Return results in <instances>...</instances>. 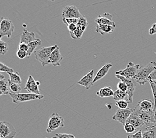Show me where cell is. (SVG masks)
Here are the masks:
<instances>
[{"label": "cell", "mask_w": 156, "mask_h": 138, "mask_svg": "<svg viewBox=\"0 0 156 138\" xmlns=\"http://www.w3.org/2000/svg\"><path fill=\"white\" fill-rule=\"evenodd\" d=\"M156 70V62H150L147 65L140 67L133 80L140 85H144L148 81L150 74Z\"/></svg>", "instance_id": "cell-1"}, {"label": "cell", "mask_w": 156, "mask_h": 138, "mask_svg": "<svg viewBox=\"0 0 156 138\" xmlns=\"http://www.w3.org/2000/svg\"><path fill=\"white\" fill-rule=\"evenodd\" d=\"M58 47V45H54L51 47H41L37 49L34 52L35 59L41 62L42 66H44L49 65V59L51 53Z\"/></svg>", "instance_id": "cell-2"}, {"label": "cell", "mask_w": 156, "mask_h": 138, "mask_svg": "<svg viewBox=\"0 0 156 138\" xmlns=\"http://www.w3.org/2000/svg\"><path fill=\"white\" fill-rule=\"evenodd\" d=\"M10 97L12 98L14 104L18 105L21 102H27L34 100H41L44 98V95L35 94L31 93H20V94H13L9 93Z\"/></svg>", "instance_id": "cell-3"}, {"label": "cell", "mask_w": 156, "mask_h": 138, "mask_svg": "<svg viewBox=\"0 0 156 138\" xmlns=\"http://www.w3.org/2000/svg\"><path fill=\"white\" fill-rule=\"evenodd\" d=\"M64 126V119L63 117L59 116L57 113H53L49 118L46 132L49 133L59 127H63Z\"/></svg>", "instance_id": "cell-4"}, {"label": "cell", "mask_w": 156, "mask_h": 138, "mask_svg": "<svg viewBox=\"0 0 156 138\" xmlns=\"http://www.w3.org/2000/svg\"><path fill=\"white\" fill-rule=\"evenodd\" d=\"M140 67V65H136L132 62H129L127 64V67L125 69L117 71L115 72V75L122 76L128 79H133Z\"/></svg>", "instance_id": "cell-5"}, {"label": "cell", "mask_w": 156, "mask_h": 138, "mask_svg": "<svg viewBox=\"0 0 156 138\" xmlns=\"http://www.w3.org/2000/svg\"><path fill=\"white\" fill-rule=\"evenodd\" d=\"M133 113L134 114L137 115L141 120H142L144 124L146 126L147 129L151 128L152 127L154 126H151V124H153V123H152V117H153L154 115V111L147 112L141 110L137 105L136 106V108L133 109Z\"/></svg>", "instance_id": "cell-6"}, {"label": "cell", "mask_w": 156, "mask_h": 138, "mask_svg": "<svg viewBox=\"0 0 156 138\" xmlns=\"http://www.w3.org/2000/svg\"><path fill=\"white\" fill-rule=\"evenodd\" d=\"M14 29H15V26L12 21L3 17H1L0 19V35L2 37L6 36L8 38H10L14 31Z\"/></svg>", "instance_id": "cell-7"}, {"label": "cell", "mask_w": 156, "mask_h": 138, "mask_svg": "<svg viewBox=\"0 0 156 138\" xmlns=\"http://www.w3.org/2000/svg\"><path fill=\"white\" fill-rule=\"evenodd\" d=\"M16 135V130L12 123L0 121V136H1V138H14Z\"/></svg>", "instance_id": "cell-8"}, {"label": "cell", "mask_w": 156, "mask_h": 138, "mask_svg": "<svg viewBox=\"0 0 156 138\" xmlns=\"http://www.w3.org/2000/svg\"><path fill=\"white\" fill-rule=\"evenodd\" d=\"M115 76L118 78L119 80H120V81H122V82H124L127 85V101L128 102V103H132L133 93L135 91V89H136V84H135V82H134L135 80L133 79H126V78L120 75H115Z\"/></svg>", "instance_id": "cell-9"}, {"label": "cell", "mask_w": 156, "mask_h": 138, "mask_svg": "<svg viewBox=\"0 0 156 138\" xmlns=\"http://www.w3.org/2000/svg\"><path fill=\"white\" fill-rule=\"evenodd\" d=\"M133 112V109L131 108H126V109H118L116 111L115 114L113 116L112 119L115 121H118L122 124L124 125L126 123L127 119L129 118V117L131 116Z\"/></svg>", "instance_id": "cell-10"}, {"label": "cell", "mask_w": 156, "mask_h": 138, "mask_svg": "<svg viewBox=\"0 0 156 138\" xmlns=\"http://www.w3.org/2000/svg\"><path fill=\"white\" fill-rule=\"evenodd\" d=\"M79 9L74 5L66 6L63 9L62 13V18H74L79 19L82 16Z\"/></svg>", "instance_id": "cell-11"}, {"label": "cell", "mask_w": 156, "mask_h": 138, "mask_svg": "<svg viewBox=\"0 0 156 138\" xmlns=\"http://www.w3.org/2000/svg\"><path fill=\"white\" fill-rule=\"evenodd\" d=\"M94 70L92 69L87 74H86L82 79L80 80L77 82V84H80V86H84L86 89L89 90L90 88L93 86V81H94Z\"/></svg>", "instance_id": "cell-12"}, {"label": "cell", "mask_w": 156, "mask_h": 138, "mask_svg": "<svg viewBox=\"0 0 156 138\" xmlns=\"http://www.w3.org/2000/svg\"><path fill=\"white\" fill-rule=\"evenodd\" d=\"M24 89L29 92L31 94H35L38 95L40 94V90H39V87L38 85L37 84L36 81L34 80L33 76L31 74L28 77V79L26 86L24 87Z\"/></svg>", "instance_id": "cell-13"}, {"label": "cell", "mask_w": 156, "mask_h": 138, "mask_svg": "<svg viewBox=\"0 0 156 138\" xmlns=\"http://www.w3.org/2000/svg\"><path fill=\"white\" fill-rule=\"evenodd\" d=\"M95 22L97 23V25H111L115 27V23L112 20V14L109 13H104L102 15H98L95 20Z\"/></svg>", "instance_id": "cell-14"}, {"label": "cell", "mask_w": 156, "mask_h": 138, "mask_svg": "<svg viewBox=\"0 0 156 138\" xmlns=\"http://www.w3.org/2000/svg\"><path fill=\"white\" fill-rule=\"evenodd\" d=\"M63 57L60 52L59 47H58L51 53L49 59V64H51L54 66H59L61 65V62L63 60Z\"/></svg>", "instance_id": "cell-15"}, {"label": "cell", "mask_w": 156, "mask_h": 138, "mask_svg": "<svg viewBox=\"0 0 156 138\" xmlns=\"http://www.w3.org/2000/svg\"><path fill=\"white\" fill-rule=\"evenodd\" d=\"M36 39H37L35 38V35L34 33H33V32H29L27 29H24L22 35H21L20 43H25L28 45Z\"/></svg>", "instance_id": "cell-16"}, {"label": "cell", "mask_w": 156, "mask_h": 138, "mask_svg": "<svg viewBox=\"0 0 156 138\" xmlns=\"http://www.w3.org/2000/svg\"><path fill=\"white\" fill-rule=\"evenodd\" d=\"M137 106L140 109L144 111L151 112L154 111V103L153 101L148 100V99H143V100H141L138 102Z\"/></svg>", "instance_id": "cell-17"}, {"label": "cell", "mask_w": 156, "mask_h": 138, "mask_svg": "<svg viewBox=\"0 0 156 138\" xmlns=\"http://www.w3.org/2000/svg\"><path fill=\"white\" fill-rule=\"evenodd\" d=\"M112 67V65L110 63H107L105 64V65L103 66L99 70V71L98 72L96 75H95L93 81V84L96 82H98V80L103 79V78H104L106 74H108L109 69H110Z\"/></svg>", "instance_id": "cell-18"}, {"label": "cell", "mask_w": 156, "mask_h": 138, "mask_svg": "<svg viewBox=\"0 0 156 138\" xmlns=\"http://www.w3.org/2000/svg\"><path fill=\"white\" fill-rule=\"evenodd\" d=\"M126 122L133 126L136 130L140 129V127L145 125L142 120H141L137 115L134 114L133 113L131 114V116L129 117V118L127 119Z\"/></svg>", "instance_id": "cell-19"}, {"label": "cell", "mask_w": 156, "mask_h": 138, "mask_svg": "<svg viewBox=\"0 0 156 138\" xmlns=\"http://www.w3.org/2000/svg\"><path fill=\"white\" fill-rule=\"evenodd\" d=\"M115 27L111 25H97L95 27V31L98 33H100L101 35H104L105 33L110 34L113 33L114 31Z\"/></svg>", "instance_id": "cell-20"}, {"label": "cell", "mask_w": 156, "mask_h": 138, "mask_svg": "<svg viewBox=\"0 0 156 138\" xmlns=\"http://www.w3.org/2000/svg\"><path fill=\"white\" fill-rule=\"evenodd\" d=\"M114 92L113 91L111 87H104L96 93V94L101 98H108L113 96Z\"/></svg>", "instance_id": "cell-21"}, {"label": "cell", "mask_w": 156, "mask_h": 138, "mask_svg": "<svg viewBox=\"0 0 156 138\" xmlns=\"http://www.w3.org/2000/svg\"><path fill=\"white\" fill-rule=\"evenodd\" d=\"M41 44V41L40 39H37L36 40L30 42V43L28 44V51H27V56H31V55L34 52H35V49H36L39 45H40Z\"/></svg>", "instance_id": "cell-22"}, {"label": "cell", "mask_w": 156, "mask_h": 138, "mask_svg": "<svg viewBox=\"0 0 156 138\" xmlns=\"http://www.w3.org/2000/svg\"><path fill=\"white\" fill-rule=\"evenodd\" d=\"M0 90H1L3 94L9 95L10 93L9 87V80L0 79Z\"/></svg>", "instance_id": "cell-23"}, {"label": "cell", "mask_w": 156, "mask_h": 138, "mask_svg": "<svg viewBox=\"0 0 156 138\" xmlns=\"http://www.w3.org/2000/svg\"><path fill=\"white\" fill-rule=\"evenodd\" d=\"M8 75L9 76V80L10 82H12L13 83L17 84H22V79L20 76V74L18 72H8Z\"/></svg>", "instance_id": "cell-24"}, {"label": "cell", "mask_w": 156, "mask_h": 138, "mask_svg": "<svg viewBox=\"0 0 156 138\" xmlns=\"http://www.w3.org/2000/svg\"><path fill=\"white\" fill-rule=\"evenodd\" d=\"M142 138H156V127L154 126L143 132Z\"/></svg>", "instance_id": "cell-25"}, {"label": "cell", "mask_w": 156, "mask_h": 138, "mask_svg": "<svg viewBox=\"0 0 156 138\" xmlns=\"http://www.w3.org/2000/svg\"><path fill=\"white\" fill-rule=\"evenodd\" d=\"M127 96V94L126 92H123L119 90H117L114 92V94L113 96V98L115 101L123 100Z\"/></svg>", "instance_id": "cell-26"}, {"label": "cell", "mask_w": 156, "mask_h": 138, "mask_svg": "<svg viewBox=\"0 0 156 138\" xmlns=\"http://www.w3.org/2000/svg\"><path fill=\"white\" fill-rule=\"evenodd\" d=\"M87 25H88V23L87 21V19L83 15H82L80 17V18L78 19V22L77 24V26L78 28H79V29L82 30L84 32L85 31H86Z\"/></svg>", "instance_id": "cell-27"}, {"label": "cell", "mask_w": 156, "mask_h": 138, "mask_svg": "<svg viewBox=\"0 0 156 138\" xmlns=\"http://www.w3.org/2000/svg\"><path fill=\"white\" fill-rule=\"evenodd\" d=\"M9 87L10 93L20 94L21 91H22V88H21L20 84L10 82L9 80Z\"/></svg>", "instance_id": "cell-28"}, {"label": "cell", "mask_w": 156, "mask_h": 138, "mask_svg": "<svg viewBox=\"0 0 156 138\" xmlns=\"http://www.w3.org/2000/svg\"><path fill=\"white\" fill-rule=\"evenodd\" d=\"M148 82H150V86L152 90V93L154 95V109H156V81L152 80H148Z\"/></svg>", "instance_id": "cell-29"}, {"label": "cell", "mask_w": 156, "mask_h": 138, "mask_svg": "<svg viewBox=\"0 0 156 138\" xmlns=\"http://www.w3.org/2000/svg\"><path fill=\"white\" fill-rule=\"evenodd\" d=\"M83 34V31L82 30H81L80 29L77 27V29L75 31L72 32V33H70V35L72 37V39H80L81 37H82V35Z\"/></svg>", "instance_id": "cell-30"}, {"label": "cell", "mask_w": 156, "mask_h": 138, "mask_svg": "<svg viewBox=\"0 0 156 138\" xmlns=\"http://www.w3.org/2000/svg\"><path fill=\"white\" fill-rule=\"evenodd\" d=\"M8 51V45L7 42L2 40L0 41V55H5Z\"/></svg>", "instance_id": "cell-31"}, {"label": "cell", "mask_w": 156, "mask_h": 138, "mask_svg": "<svg viewBox=\"0 0 156 138\" xmlns=\"http://www.w3.org/2000/svg\"><path fill=\"white\" fill-rule=\"evenodd\" d=\"M128 102L127 100H119L115 102V105L118 106L119 109H126L127 108V106H128Z\"/></svg>", "instance_id": "cell-32"}, {"label": "cell", "mask_w": 156, "mask_h": 138, "mask_svg": "<svg viewBox=\"0 0 156 138\" xmlns=\"http://www.w3.org/2000/svg\"><path fill=\"white\" fill-rule=\"evenodd\" d=\"M123 128H124V130H125L126 133H133L136 130V129L135 128V127L133 126H132V124H130V123H127V122L123 125Z\"/></svg>", "instance_id": "cell-33"}, {"label": "cell", "mask_w": 156, "mask_h": 138, "mask_svg": "<svg viewBox=\"0 0 156 138\" xmlns=\"http://www.w3.org/2000/svg\"><path fill=\"white\" fill-rule=\"evenodd\" d=\"M0 72H14V70L13 69L9 68V66L5 65V64L0 62Z\"/></svg>", "instance_id": "cell-34"}, {"label": "cell", "mask_w": 156, "mask_h": 138, "mask_svg": "<svg viewBox=\"0 0 156 138\" xmlns=\"http://www.w3.org/2000/svg\"><path fill=\"white\" fill-rule=\"evenodd\" d=\"M63 22L67 26L71 24H77L78 19H74V18H63L62 19Z\"/></svg>", "instance_id": "cell-35"}, {"label": "cell", "mask_w": 156, "mask_h": 138, "mask_svg": "<svg viewBox=\"0 0 156 138\" xmlns=\"http://www.w3.org/2000/svg\"><path fill=\"white\" fill-rule=\"evenodd\" d=\"M55 137L57 138H76L73 134L69 133H56Z\"/></svg>", "instance_id": "cell-36"}, {"label": "cell", "mask_w": 156, "mask_h": 138, "mask_svg": "<svg viewBox=\"0 0 156 138\" xmlns=\"http://www.w3.org/2000/svg\"><path fill=\"white\" fill-rule=\"evenodd\" d=\"M17 56L19 59H23L24 58H26V56H27V52L23 51V50H22V49H18V50H17Z\"/></svg>", "instance_id": "cell-37"}, {"label": "cell", "mask_w": 156, "mask_h": 138, "mask_svg": "<svg viewBox=\"0 0 156 138\" xmlns=\"http://www.w3.org/2000/svg\"><path fill=\"white\" fill-rule=\"evenodd\" d=\"M117 86H118V90L123 91V92H126V93H127V86L125 83L122 82V81H120V82H118V85H117Z\"/></svg>", "instance_id": "cell-38"}, {"label": "cell", "mask_w": 156, "mask_h": 138, "mask_svg": "<svg viewBox=\"0 0 156 138\" xmlns=\"http://www.w3.org/2000/svg\"><path fill=\"white\" fill-rule=\"evenodd\" d=\"M142 133H143L142 130H140L136 133L132 134V135H130L129 134V135L127 136V138H142Z\"/></svg>", "instance_id": "cell-39"}, {"label": "cell", "mask_w": 156, "mask_h": 138, "mask_svg": "<svg viewBox=\"0 0 156 138\" xmlns=\"http://www.w3.org/2000/svg\"><path fill=\"white\" fill-rule=\"evenodd\" d=\"M77 29V26L76 24H71L67 26V29L69 31V33H72V32L75 31Z\"/></svg>", "instance_id": "cell-40"}, {"label": "cell", "mask_w": 156, "mask_h": 138, "mask_svg": "<svg viewBox=\"0 0 156 138\" xmlns=\"http://www.w3.org/2000/svg\"><path fill=\"white\" fill-rule=\"evenodd\" d=\"M149 34L150 35H154L156 34V23L152 25V26L149 30Z\"/></svg>", "instance_id": "cell-41"}, {"label": "cell", "mask_w": 156, "mask_h": 138, "mask_svg": "<svg viewBox=\"0 0 156 138\" xmlns=\"http://www.w3.org/2000/svg\"><path fill=\"white\" fill-rule=\"evenodd\" d=\"M19 49H22V50H23L27 52L28 51V45L25 43H20Z\"/></svg>", "instance_id": "cell-42"}, {"label": "cell", "mask_w": 156, "mask_h": 138, "mask_svg": "<svg viewBox=\"0 0 156 138\" xmlns=\"http://www.w3.org/2000/svg\"><path fill=\"white\" fill-rule=\"evenodd\" d=\"M148 80H152L156 81V70H155L154 71L150 74V76L148 78Z\"/></svg>", "instance_id": "cell-43"}, {"label": "cell", "mask_w": 156, "mask_h": 138, "mask_svg": "<svg viewBox=\"0 0 156 138\" xmlns=\"http://www.w3.org/2000/svg\"><path fill=\"white\" fill-rule=\"evenodd\" d=\"M152 123L156 127V109L154 110V115L152 117Z\"/></svg>", "instance_id": "cell-44"}, {"label": "cell", "mask_w": 156, "mask_h": 138, "mask_svg": "<svg viewBox=\"0 0 156 138\" xmlns=\"http://www.w3.org/2000/svg\"><path fill=\"white\" fill-rule=\"evenodd\" d=\"M5 79V76L3 75L2 73H0V79Z\"/></svg>", "instance_id": "cell-45"}, {"label": "cell", "mask_w": 156, "mask_h": 138, "mask_svg": "<svg viewBox=\"0 0 156 138\" xmlns=\"http://www.w3.org/2000/svg\"><path fill=\"white\" fill-rule=\"evenodd\" d=\"M3 93H2V92L1 91V90H0V96H2V95H3Z\"/></svg>", "instance_id": "cell-46"}, {"label": "cell", "mask_w": 156, "mask_h": 138, "mask_svg": "<svg viewBox=\"0 0 156 138\" xmlns=\"http://www.w3.org/2000/svg\"><path fill=\"white\" fill-rule=\"evenodd\" d=\"M37 82V85H38V86H39V85H40V82H38V81H37V82Z\"/></svg>", "instance_id": "cell-47"}, {"label": "cell", "mask_w": 156, "mask_h": 138, "mask_svg": "<svg viewBox=\"0 0 156 138\" xmlns=\"http://www.w3.org/2000/svg\"><path fill=\"white\" fill-rule=\"evenodd\" d=\"M2 37H3L2 36V35H0V41H1V39H2Z\"/></svg>", "instance_id": "cell-48"}, {"label": "cell", "mask_w": 156, "mask_h": 138, "mask_svg": "<svg viewBox=\"0 0 156 138\" xmlns=\"http://www.w3.org/2000/svg\"><path fill=\"white\" fill-rule=\"evenodd\" d=\"M0 138H1V136H0Z\"/></svg>", "instance_id": "cell-49"}]
</instances>
